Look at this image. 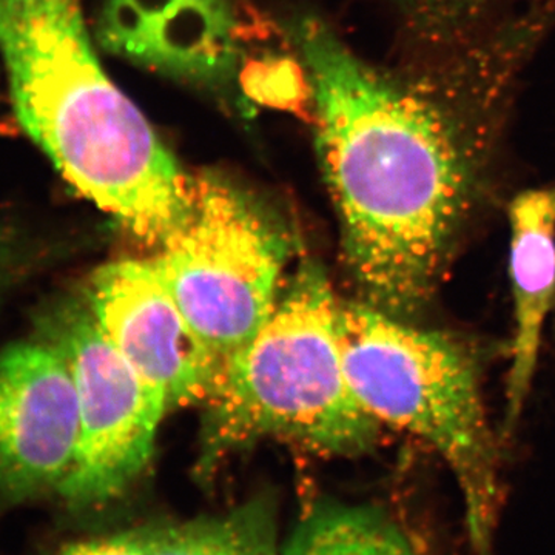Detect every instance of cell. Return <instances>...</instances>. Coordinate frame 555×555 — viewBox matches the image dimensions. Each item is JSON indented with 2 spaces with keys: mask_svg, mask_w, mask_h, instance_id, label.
I'll return each mask as SVG.
<instances>
[{
  "mask_svg": "<svg viewBox=\"0 0 555 555\" xmlns=\"http://www.w3.org/2000/svg\"><path fill=\"white\" fill-rule=\"evenodd\" d=\"M295 40L317 115V139L361 301L412 321L433 301L480 192V109L438 75H389L360 60L323 22Z\"/></svg>",
  "mask_w": 555,
  "mask_h": 555,
  "instance_id": "cell-1",
  "label": "cell"
},
{
  "mask_svg": "<svg viewBox=\"0 0 555 555\" xmlns=\"http://www.w3.org/2000/svg\"><path fill=\"white\" fill-rule=\"evenodd\" d=\"M0 54L22 129L83 198L159 246L188 218L193 173L102 68L79 0H0Z\"/></svg>",
  "mask_w": 555,
  "mask_h": 555,
  "instance_id": "cell-2",
  "label": "cell"
},
{
  "mask_svg": "<svg viewBox=\"0 0 555 555\" xmlns=\"http://www.w3.org/2000/svg\"><path fill=\"white\" fill-rule=\"evenodd\" d=\"M337 306L326 273L302 262L204 401L203 473L262 438L321 455H356L375 443L379 423L353 396L343 369Z\"/></svg>",
  "mask_w": 555,
  "mask_h": 555,
  "instance_id": "cell-3",
  "label": "cell"
},
{
  "mask_svg": "<svg viewBox=\"0 0 555 555\" xmlns=\"http://www.w3.org/2000/svg\"><path fill=\"white\" fill-rule=\"evenodd\" d=\"M335 328L347 383L361 406L379 425L406 429L436 448L462 492L470 553L495 555L500 455L476 358L455 338L363 301H338Z\"/></svg>",
  "mask_w": 555,
  "mask_h": 555,
  "instance_id": "cell-4",
  "label": "cell"
},
{
  "mask_svg": "<svg viewBox=\"0 0 555 555\" xmlns=\"http://www.w3.org/2000/svg\"><path fill=\"white\" fill-rule=\"evenodd\" d=\"M158 247L153 262L224 366L266 323L286 284V225L243 185L199 171L188 218Z\"/></svg>",
  "mask_w": 555,
  "mask_h": 555,
  "instance_id": "cell-5",
  "label": "cell"
},
{
  "mask_svg": "<svg viewBox=\"0 0 555 555\" xmlns=\"http://www.w3.org/2000/svg\"><path fill=\"white\" fill-rule=\"evenodd\" d=\"M36 326L67 361L78 392V451L57 496L73 509L108 505L147 469L166 398L105 337L86 301L54 302Z\"/></svg>",
  "mask_w": 555,
  "mask_h": 555,
  "instance_id": "cell-6",
  "label": "cell"
},
{
  "mask_svg": "<svg viewBox=\"0 0 555 555\" xmlns=\"http://www.w3.org/2000/svg\"><path fill=\"white\" fill-rule=\"evenodd\" d=\"M86 302L105 337L169 409L210 397L222 363L190 324L153 259L102 266L90 276Z\"/></svg>",
  "mask_w": 555,
  "mask_h": 555,
  "instance_id": "cell-7",
  "label": "cell"
},
{
  "mask_svg": "<svg viewBox=\"0 0 555 555\" xmlns=\"http://www.w3.org/2000/svg\"><path fill=\"white\" fill-rule=\"evenodd\" d=\"M78 444V392L60 350L39 337L0 350V495H57Z\"/></svg>",
  "mask_w": 555,
  "mask_h": 555,
  "instance_id": "cell-8",
  "label": "cell"
},
{
  "mask_svg": "<svg viewBox=\"0 0 555 555\" xmlns=\"http://www.w3.org/2000/svg\"><path fill=\"white\" fill-rule=\"evenodd\" d=\"M98 38L124 60L190 82L217 86L236 64L228 0H104Z\"/></svg>",
  "mask_w": 555,
  "mask_h": 555,
  "instance_id": "cell-9",
  "label": "cell"
},
{
  "mask_svg": "<svg viewBox=\"0 0 555 555\" xmlns=\"http://www.w3.org/2000/svg\"><path fill=\"white\" fill-rule=\"evenodd\" d=\"M507 221L516 331L506 382L505 436L524 412L555 305V181L518 193L507 207Z\"/></svg>",
  "mask_w": 555,
  "mask_h": 555,
  "instance_id": "cell-10",
  "label": "cell"
},
{
  "mask_svg": "<svg viewBox=\"0 0 555 555\" xmlns=\"http://www.w3.org/2000/svg\"><path fill=\"white\" fill-rule=\"evenodd\" d=\"M283 555H423L406 532L371 506H312L283 545Z\"/></svg>",
  "mask_w": 555,
  "mask_h": 555,
  "instance_id": "cell-11",
  "label": "cell"
},
{
  "mask_svg": "<svg viewBox=\"0 0 555 555\" xmlns=\"http://www.w3.org/2000/svg\"><path fill=\"white\" fill-rule=\"evenodd\" d=\"M147 555H283L272 506L257 499L215 516L149 528Z\"/></svg>",
  "mask_w": 555,
  "mask_h": 555,
  "instance_id": "cell-12",
  "label": "cell"
},
{
  "mask_svg": "<svg viewBox=\"0 0 555 555\" xmlns=\"http://www.w3.org/2000/svg\"><path fill=\"white\" fill-rule=\"evenodd\" d=\"M412 13L420 20V27L434 33L436 38H455L477 21L516 0H406Z\"/></svg>",
  "mask_w": 555,
  "mask_h": 555,
  "instance_id": "cell-13",
  "label": "cell"
},
{
  "mask_svg": "<svg viewBox=\"0 0 555 555\" xmlns=\"http://www.w3.org/2000/svg\"><path fill=\"white\" fill-rule=\"evenodd\" d=\"M149 528L80 540L54 555H147Z\"/></svg>",
  "mask_w": 555,
  "mask_h": 555,
  "instance_id": "cell-14",
  "label": "cell"
},
{
  "mask_svg": "<svg viewBox=\"0 0 555 555\" xmlns=\"http://www.w3.org/2000/svg\"><path fill=\"white\" fill-rule=\"evenodd\" d=\"M35 259L25 235L14 230H0V291L25 276Z\"/></svg>",
  "mask_w": 555,
  "mask_h": 555,
  "instance_id": "cell-15",
  "label": "cell"
}]
</instances>
